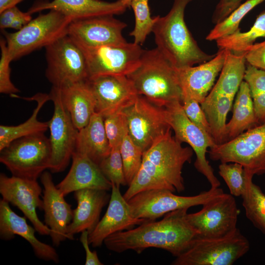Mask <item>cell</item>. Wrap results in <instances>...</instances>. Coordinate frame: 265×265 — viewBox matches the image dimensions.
<instances>
[{
  "label": "cell",
  "instance_id": "cell-22",
  "mask_svg": "<svg viewBox=\"0 0 265 265\" xmlns=\"http://www.w3.org/2000/svg\"><path fill=\"white\" fill-rule=\"evenodd\" d=\"M128 7L122 0H53L35 2L27 11L30 14L45 10L58 11L72 20L123 13Z\"/></svg>",
  "mask_w": 265,
  "mask_h": 265
},
{
  "label": "cell",
  "instance_id": "cell-45",
  "mask_svg": "<svg viewBox=\"0 0 265 265\" xmlns=\"http://www.w3.org/2000/svg\"><path fill=\"white\" fill-rule=\"evenodd\" d=\"M21 11L17 6L8 8L0 13V27L1 29L10 28L14 20L19 16Z\"/></svg>",
  "mask_w": 265,
  "mask_h": 265
},
{
  "label": "cell",
  "instance_id": "cell-2",
  "mask_svg": "<svg viewBox=\"0 0 265 265\" xmlns=\"http://www.w3.org/2000/svg\"><path fill=\"white\" fill-rule=\"evenodd\" d=\"M171 130L143 153L139 170L123 195L127 201L147 190L181 192L185 189L182 169L186 163L190 162L193 151L183 147Z\"/></svg>",
  "mask_w": 265,
  "mask_h": 265
},
{
  "label": "cell",
  "instance_id": "cell-7",
  "mask_svg": "<svg viewBox=\"0 0 265 265\" xmlns=\"http://www.w3.org/2000/svg\"><path fill=\"white\" fill-rule=\"evenodd\" d=\"M250 249L247 238L238 229L220 238L197 237L172 265H232Z\"/></svg>",
  "mask_w": 265,
  "mask_h": 265
},
{
  "label": "cell",
  "instance_id": "cell-27",
  "mask_svg": "<svg viewBox=\"0 0 265 265\" xmlns=\"http://www.w3.org/2000/svg\"><path fill=\"white\" fill-rule=\"evenodd\" d=\"M104 117L95 112L88 123L79 130L74 152L86 155L99 165L111 151Z\"/></svg>",
  "mask_w": 265,
  "mask_h": 265
},
{
  "label": "cell",
  "instance_id": "cell-18",
  "mask_svg": "<svg viewBox=\"0 0 265 265\" xmlns=\"http://www.w3.org/2000/svg\"><path fill=\"white\" fill-rule=\"evenodd\" d=\"M96 101L95 112L104 117L133 103L138 95L125 75H102L86 80Z\"/></svg>",
  "mask_w": 265,
  "mask_h": 265
},
{
  "label": "cell",
  "instance_id": "cell-11",
  "mask_svg": "<svg viewBox=\"0 0 265 265\" xmlns=\"http://www.w3.org/2000/svg\"><path fill=\"white\" fill-rule=\"evenodd\" d=\"M164 109L166 121L174 131L176 139L181 143H187L195 153V168L206 178L211 187H219L220 182L206 159L208 148L215 145L213 139L187 118L181 102H173Z\"/></svg>",
  "mask_w": 265,
  "mask_h": 265
},
{
  "label": "cell",
  "instance_id": "cell-21",
  "mask_svg": "<svg viewBox=\"0 0 265 265\" xmlns=\"http://www.w3.org/2000/svg\"><path fill=\"white\" fill-rule=\"evenodd\" d=\"M227 50L219 49L211 60L196 66L176 69L182 95H185L200 104L212 88L222 69Z\"/></svg>",
  "mask_w": 265,
  "mask_h": 265
},
{
  "label": "cell",
  "instance_id": "cell-24",
  "mask_svg": "<svg viewBox=\"0 0 265 265\" xmlns=\"http://www.w3.org/2000/svg\"><path fill=\"white\" fill-rule=\"evenodd\" d=\"M77 206L73 210L68 228V239L73 240L76 234L87 230L89 234L100 221L103 208L109 203L110 195L103 189L85 188L74 192Z\"/></svg>",
  "mask_w": 265,
  "mask_h": 265
},
{
  "label": "cell",
  "instance_id": "cell-4",
  "mask_svg": "<svg viewBox=\"0 0 265 265\" xmlns=\"http://www.w3.org/2000/svg\"><path fill=\"white\" fill-rule=\"evenodd\" d=\"M138 95L164 107L174 102H182V91L177 70L155 48L144 50L139 66L127 76Z\"/></svg>",
  "mask_w": 265,
  "mask_h": 265
},
{
  "label": "cell",
  "instance_id": "cell-35",
  "mask_svg": "<svg viewBox=\"0 0 265 265\" xmlns=\"http://www.w3.org/2000/svg\"><path fill=\"white\" fill-rule=\"evenodd\" d=\"M131 7L134 12L135 24L130 35L133 37L134 43L141 45L153 32L159 16H151L149 0H132Z\"/></svg>",
  "mask_w": 265,
  "mask_h": 265
},
{
  "label": "cell",
  "instance_id": "cell-14",
  "mask_svg": "<svg viewBox=\"0 0 265 265\" xmlns=\"http://www.w3.org/2000/svg\"><path fill=\"white\" fill-rule=\"evenodd\" d=\"M78 46L85 57L88 78L102 75L127 76L139 66L144 50L134 42L123 46Z\"/></svg>",
  "mask_w": 265,
  "mask_h": 265
},
{
  "label": "cell",
  "instance_id": "cell-12",
  "mask_svg": "<svg viewBox=\"0 0 265 265\" xmlns=\"http://www.w3.org/2000/svg\"><path fill=\"white\" fill-rule=\"evenodd\" d=\"M202 206L199 211L186 215L189 223L198 234L197 237H223L238 229L240 211L234 196L223 192Z\"/></svg>",
  "mask_w": 265,
  "mask_h": 265
},
{
  "label": "cell",
  "instance_id": "cell-43",
  "mask_svg": "<svg viewBox=\"0 0 265 265\" xmlns=\"http://www.w3.org/2000/svg\"><path fill=\"white\" fill-rule=\"evenodd\" d=\"M242 0H219L212 16L215 25L220 23L241 3Z\"/></svg>",
  "mask_w": 265,
  "mask_h": 265
},
{
  "label": "cell",
  "instance_id": "cell-48",
  "mask_svg": "<svg viewBox=\"0 0 265 265\" xmlns=\"http://www.w3.org/2000/svg\"><path fill=\"white\" fill-rule=\"evenodd\" d=\"M132 0H122L123 2L126 5L127 7H131V4Z\"/></svg>",
  "mask_w": 265,
  "mask_h": 265
},
{
  "label": "cell",
  "instance_id": "cell-32",
  "mask_svg": "<svg viewBox=\"0 0 265 265\" xmlns=\"http://www.w3.org/2000/svg\"><path fill=\"white\" fill-rule=\"evenodd\" d=\"M246 189L241 196L246 217L265 235V194L252 182L253 175L246 172Z\"/></svg>",
  "mask_w": 265,
  "mask_h": 265
},
{
  "label": "cell",
  "instance_id": "cell-8",
  "mask_svg": "<svg viewBox=\"0 0 265 265\" xmlns=\"http://www.w3.org/2000/svg\"><path fill=\"white\" fill-rule=\"evenodd\" d=\"M214 161L237 162L251 174L265 173V122L258 124L208 151Z\"/></svg>",
  "mask_w": 265,
  "mask_h": 265
},
{
  "label": "cell",
  "instance_id": "cell-46",
  "mask_svg": "<svg viewBox=\"0 0 265 265\" xmlns=\"http://www.w3.org/2000/svg\"><path fill=\"white\" fill-rule=\"evenodd\" d=\"M32 20L31 14L22 12L13 21L10 28L19 30Z\"/></svg>",
  "mask_w": 265,
  "mask_h": 265
},
{
  "label": "cell",
  "instance_id": "cell-41",
  "mask_svg": "<svg viewBox=\"0 0 265 265\" xmlns=\"http://www.w3.org/2000/svg\"><path fill=\"white\" fill-rule=\"evenodd\" d=\"M182 105L187 118L212 138L209 124L200 104L189 96L183 95Z\"/></svg>",
  "mask_w": 265,
  "mask_h": 265
},
{
  "label": "cell",
  "instance_id": "cell-3",
  "mask_svg": "<svg viewBox=\"0 0 265 265\" xmlns=\"http://www.w3.org/2000/svg\"><path fill=\"white\" fill-rule=\"evenodd\" d=\"M192 0H174L169 12L159 18L153 30L156 48L176 69L193 66L211 60L198 46L185 20L186 7Z\"/></svg>",
  "mask_w": 265,
  "mask_h": 265
},
{
  "label": "cell",
  "instance_id": "cell-23",
  "mask_svg": "<svg viewBox=\"0 0 265 265\" xmlns=\"http://www.w3.org/2000/svg\"><path fill=\"white\" fill-rule=\"evenodd\" d=\"M26 216L16 214L3 199L0 201V237L3 240H11L18 235L31 245L35 255L39 259L58 263L59 256L51 245L39 240L35 235V229L29 225Z\"/></svg>",
  "mask_w": 265,
  "mask_h": 265
},
{
  "label": "cell",
  "instance_id": "cell-26",
  "mask_svg": "<svg viewBox=\"0 0 265 265\" xmlns=\"http://www.w3.org/2000/svg\"><path fill=\"white\" fill-rule=\"evenodd\" d=\"M57 88L75 127L78 130L84 127L96 108L94 96L86 81Z\"/></svg>",
  "mask_w": 265,
  "mask_h": 265
},
{
  "label": "cell",
  "instance_id": "cell-29",
  "mask_svg": "<svg viewBox=\"0 0 265 265\" xmlns=\"http://www.w3.org/2000/svg\"><path fill=\"white\" fill-rule=\"evenodd\" d=\"M258 124L249 87L243 80L237 92L232 117L226 125V141Z\"/></svg>",
  "mask_w": 265,
  "mask_h": 265
},
{
  "label": "cell",
  "instance_id": "cell-19",
  "mask_svg": "<svg viewBox=\"0 0 265 265\" xmlns=\"http://www.w3.org/2000/svg\"><path fill=\"white\" fill-rule=\"evenodd\" d=\"M40 180L44 187L45 223L50 229L49 236L53 244L57 246L68 239V228L73 218V210L54 185L50 173L44 171L40 176Z\"/></svg>",
  "mask_w": 265,
  "mask_h": 265
},
{
  "label": "cell",
  "instance_id": "cell-25",
  "mask_svg": "<svg viewBox=\"0 0 265 265\" xmlns=\"http://www.w3.org/2000/svg\"><path fill=\"white\" fill-rule=\"evenodd\" d=\"M72 163L65 177L56 186L65 196L85 188L111 189L112 184L105 177L99 165L86 155L74 152Z\"/></svg>",
  "mask_w": 265,
  "mask_h": 265
},
{
  "label": "cell",
  "instance_id": "cell-5",
  "mask_svg": "<svg viewBox=\"0 0 265 265\" xmlns=\"http://www.w3.org/2000/svg\"><path fill=\"white\" fill-rule=\"evenodd\" d=\"M71 21L61 12L50 10L46 14H39L16 32L3 31L10 58L17 60L67 34Z\"/></svg>",
  "mask_w": 265,
  "mask_h": 265
},
{
  "label": "cell",
  "instance_id": "cell-44",
  "mask_svg": "<svg viewBox=\"0 0 265 265\" xmlns=\"http://www.w3.org/2000/svg\"><path fill=\"white\" fill-rule=\"evenodd\" d=\"M89 232L87 230L82 231L80 238V240L81 243L85 251V265H104L99 260L97 252L92 251L89 245L88 241Z\"/></svg>",
  "mask_w": 265,
  "mask_h": 265
},
{
  "label": "cell",
  "instance_id": "cell-34",
  "mask_svg": "<svg viewBox=\"0 0 265 265\" xmlns=\"http://www.w3.org/2000/svg\"><path fill=\"white\" fill-rule=\"evenodd\" d=\"M265 0H247L241 3L229 15L214 27L206 36L208 41H216L240 29L239 26L244 16Z\"/></svg>",
  "mask_w": 265,
  "mask_h": 265
},
{
  "label": "cell",
  "instance_id": "cell-42",
  "mask_svg": "<svg viewBox=\"0 0 265 265\" xmlns=\"http://www.w3.org/2000/svg\"><path fill=\"white\" fill-rule=\"evenodd\" d=\"M243 54L248 65L265 71V40L253 44Z\"/></svg>",
  "mask_w": 265,
  "mask_h": 265
},
{
  "label": "cell",
  "instance_id": "cell-37",
  "mask_svg": "<svg viewBox=\"0 0 265 265\" xmlns=\"http://www.w3.org/2000/svg\"><path fill=\"white\" fill-rule=\"evenodd\" d=\"M218 173L234 196H241L245 192L246 175L243 166L237 162H223L218 166Z\"/></svg>",
  "mask_w": 265,
  "mask_h": 265
},
{
  "label": "cell",
  "instance_id": "cell-39",
  "mask_svg": "<svg viewBox=\"0 0 265 265\" xmlns=\"http://www.w3.org/2000/svg\"><path fill=\"white\" fill-rule=\"evenodd\" d=\"M104 121L111 148L120 146L123 138L128 133L125 115L120 110L104 117Z\"/></svg>",
  "mask_w": 265,
  "mask_h": 265
},
{
  "label": "cell",
  "instance_id": "cell-38",
  "mask_svg": "<svg viewBox=\"0 0 265 265\" xmlns=\"http://www.w3.org/2000/svg\"><path fill=\"white\" fill-rule=\"evenodd\" d=\"M120 146L112 148L109 154L99 164L105 177L111 184L119 187L121 186L127 185L124 175Z\"/></svg>",
  "mask_w": 265,
  "mask_h": 265
},
{
  "label": "cell",
  "instance_id": "cell-15",
  "mask_svg": "<svg viewBox=\"0 0 265 265\" xmlns=\"http://www.w3.org/2000/svg\"><path fill=\"white\" fill-rule=\"evenodd\" d=\"M49 94L54 105L53 115L48 121L52 150L49 169L58 173L66 168L72 158L79 130L63 106L58 89L52 87Z\"/></svg>",
  "mask_w": 265,
  "mask_h": 265
},
{
  "label": "cell",
  "instance_id": "cell-9",
  "mask_svg": "<svg viewBox=\"0 0 265 265\" xmlns=\"http://www.w3.org/2000/svg\"><path fill=\"white\" fill-rule=\"evenodd\" d=\"M45 48V76L52 87L62 88L85 81L88 78L84 54L67 34Z\"/></svg>",
  "mask_w": 265,
  "mask_h": 265
},
{
  "label": "cell",
  "instance_id": "cell-33",
  "mask_svg": "<svg viewBox=\"0 0 265 265\" xmlns=\"http://www.w3.org/2000/svg\"><path fill=\"white\" fill-rule=\"evenodd\" d=\"M265 37V11L257 18L249 30L236 32L216 40L219 49H226L238 54L243 53L257 39Z\"/></svg>",
  "mask_w": 265,
  "mask_h": 265
},
{
  "label": "cell",
  "instance_id": "cell-31",
  "mask_svg": "<svg viewBox=\"0 0 265 265\" xmlns=\"http://www.w3.org/2000/svg\"><path fill=\"white\" fill-rule=\"evenodd\" d=\"M246 62L243 53H235L227 50L219 77L211 91L234 99L244 80Z\"/></svg>",
  "mask_w": 265,
  "mask_h": 265
},
{
  "label": "cell",
  "instance_id": "cell-13",
  "mask_svg": "<svg viewBox=\"0 0 265 265\" xmlns=\"http://www.w3.org/2000/svg\"><path fill=\"white\" fill-rule=\"evenodd\" d=\"M126 118L128 134L144 152L171 129L164 107L139 95L135 102L122 110Z\"/></svg>",
  "mask_w": 265,
  "mask_h": 265
},
{
  "label": "cell",
  "instance_id": "cell-28",
  "mask_svg": "<svg viewBox=\"0 0 265 265\" xmlns=\"http://www.w3.org/2000/svg\"><path fill=\"white\" fill-rule=\"evenodd\" d=\"M233 101L234 98L228 95L211 90L200 103L215 144H221L226 141V118Z\"/></svg>",
  "mask_w": 265,
  "mask_h": 265
},
{
  "label": "cell",
  "instance_id": "cell-16",
  "mask_svg": "<svg viewBox=\"0 0 265 265\" xmlns=\"http://www.w3.org/2000/svg\"><path fill=\"white\" fill-rule=\"evenodd\" d=\"M127 26L113 15L95 16L71 21L67 35L81 46H123L128 43L122 35Z\"/></svg>",
  "mask_w": 265,
  "mask_h": 265
},
{
  "label": "cell",
  "instance_id": "cell-1",
  "mask_svg": "<svg viewBox=\"0 0 265 265\" xmlns=\"http://www.w3.org/2000/svg\"><path fill=\"white\" fill-rule=\"evenodd\" d=\"M188 209H178L167 213L159 221H147L136 228L114 233L104 243L108 250L117 253L132 250L140 254L147 248H157L178 257L198 236L187 221Z\"/></svg>",
  "mask_w": 265,
  "mask_h": 265
},
{
  "label": "cell",
  "instance_id": "cell-6",
  "mask_svg": "<svg viewBox=\"0 0 265 265\" xmlns=\"http://www.w3.org/2000/svg\"><path fill=\"white\" fill-rule=\"evenodd\" d=\"M0 151V161L12 176L37 180L49 169L52 150L44 133L17 139Z\"/></svg>",
  "mask_w": 265,
  "mask_h": 265
},
{
  "label": "cell",
  "instance_id": "cell-10",
  "mask_svg": "<svg viewBox=\"0 0 265 265\" xmlns=\"http://www.w3.org/2000/svg\"><path fill=\"white\" fill-rule=\"evenodd\" d=\"M223 192L219 187H211L194 196H183L169 190L154 189L139 192L128 202L134 217L152 221L178 209L203 205Z\"/></svg>",
  "mask_w": 265,
  "mask_h": 265
},
{
  "label": "cell",
  "instance_id": "cell-30",
  "mask_svg": "<svg viewBox=\"0 0 265 265\" xmlns=\"http://www.w3.org/2000/svg\"><path fill=\"white\" fill-rule=\"evenodd\" d=\"M37 103L32 115L26 121L17 126H0V151L8 146L13 141L19 138L44 133L49 129V122H43L37 119L39 111L43 105L51 100L49 94L38 93L29 98H23Z\"/></svg>",
  "mask_w": 265,
  "mask_h": 265
},
{
  "label": "cell",
  "instance_id": "cell-20",
  "mask_svg": "<svg viewBox=\"0 0 265 265\" xmlns=\"http://www.w3.org/2000/svg\"><path fill=\"white\" fill-rule=\"evenodd\" d=\"M147 221L132 215L128 201L122 195L120 187L112 184L108 206L103 218L89 234V243L93 247H100L109 236L131 229L136 225Z\"/></svg>",
  "mask_w": 265,
  "mask_h": 265
},
{
  "label": "cell",
  "instance_id": "cell-40",
  "mask_svg": "<svg viewBox=\"0 0 265 265\" xmlns=\"http://www.w3.org/2000/svg\"><path fill=\"white\" fill-rule=\"evenodd\" d=\"M0 92L11 96L16 94L19 90L11 80L10 63L12 60L8 55L6 42L3 38H1L0 40Z\"/></svg>",
  "mask_w": 265,
  "mask_h": 265
},
{
  "label": "cell",
  "instance_id": "cell-17",
  "mask_svg": "<svg viewBox=\"0 0 265 265\" xmlns=\"http://www.w3.org/2000/svg\"><path fill=\"white\" fill-rule=\"evenodd\" d=\"M42 188L37 180H30L3 173L0 175V193L2 199L17 207L41 235H50V229L39 219L36 209L43 210L40 199Z\"/></svg>",
  "mask_w": 265,
  "mask_h": 265
},
{
  "label": "cell",
  "instance_id": "cell-36",
  "mask_svg": "<svg viewBox=\"0 0 265 265\" xmlns=\"http://www.w3.org/2000/svg\"><path fill=\"white\" fill-rule=\"evenodd\" d=\"M125 178L128 186L138 173L143 158V152L127 134L120 146Z\"/></svg>",
  "mask_w": 265,
  "mask_h": 265
},
{
  "label": "cell",
  "instance_id": "cell-47",
  "mask_svg": "<svg viewBox=\"0 0 265 265\" xmlns=\"http://www.w3.org/2000/svg\"><path fill=\"white\" fill-rule=\"evenodd\" d=\"M24 0H0V13L10 7L17 6Z\"/></svg>",
  "mask_w": 265,
  "mask_h": 265
}]
</instances>
